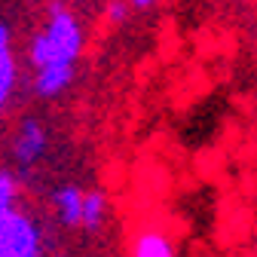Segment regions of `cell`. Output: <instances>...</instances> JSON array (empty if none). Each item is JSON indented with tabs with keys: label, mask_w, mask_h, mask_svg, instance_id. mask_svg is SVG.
Here are the masks:
<instances>
[{
	"label": "cell",
	"mask_w": 257,
	"mask_h": 257,
	"mask_svg": "<svg viewBox=\"0 0 257 257\" xmlns=\"http://www.w3.org/2000/svg\"><path fill=\"white\" fill-rule=\"evenodd\" d=\"M83 52V28L71 10L52 7L49 22L31 43V64L37 71V95L55 98L74 80V64Z\"/></svg>",
	"instance_id": "1"
},
{
	"label": "cell",
	"mask_w": 257,
	"mask_h": 257,
	"mask_svg": "<svg viewBox=\"0 0 257 257\" xmlns=\"http://www.w3.org/2000/svg\"><path fill=\"white\" fill-rule=\"evenodd\" d=\"M46 147H49V135L40 119L28 116L22 119V125L16 128V138H13V156L19 166H34L46 156Z\"/></svg>",
	"instance_id": "2"
},
{
	"label": "cell",
	"mask_w": 257,
	"mask_h": 257,
	"mask_svg": "<svg viewBox=\"0 0 257 257\" xmlns=\"http://www.w3.org/2000/svg\"><path fill=\"white\" fill-rule=\"evenodd\" d=\"M52 205H55V214L61 223L68 227H80V211H83V187L77 184H64L55 190L52 196Z\"/></svg>",
	"instance_id": "3"
},
{
	"label": "cell",
	"mask_w": 257,
	"mask_h": 257,
	"mask_svg": "<svg viewBox=\"0 0 257 257\" xmlns=\"http://www.w3.org/2000/svg\"><path fill=\"white\" fill-rule=\"evenodd\" d=\"M132 257H175V245L166 233L144 230V233H138V239L132 245Z\"/></svg>",
	"instance_id": "4"
},
{
	"label": "cell",
	"mask_w": 257,
	"mask_h": 257,
	"mask_svg": "<svg viewBox=\"0 0 257 257\" xmlns=\"http://www.w3.org/2000/svg\"><path fill=\"white\" fill-rule=\"evenodd\" d=\"M107 217V196L98 190H83V211H80V227L83 230H98Z\"/></svg>",
	"instance_id": "5"
},
{
	"label": "cell",
	"mask_w": 257,
	"mask_h": 257,
	"mask_svg": "<svg viewBox=\"0 0 257 257\" xmlns=\"http://www.w3.org/2000/svg\"><path fill=\"white\" fill-rule=\"evenodd\" d=\"M128 4H132V7H138V10H144V7H153L156 0H128Z\"/></svg>",
	"instance_id": "6"
}]
</instances>
